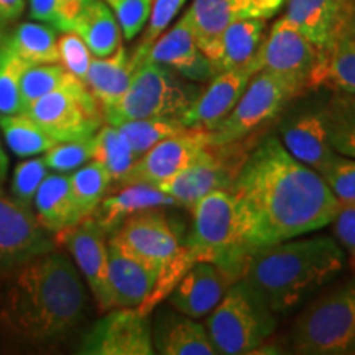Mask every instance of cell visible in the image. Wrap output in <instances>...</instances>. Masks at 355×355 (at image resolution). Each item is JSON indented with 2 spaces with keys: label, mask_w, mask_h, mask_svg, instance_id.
Instances as JSON below:
<instances>
[{
  "label": "cell",
  "mask_w": 355,
  "mask_h": 355,
  "mask_svg": "<svg viewBox=\"0 0 355 355\" xmlns=\"http://www.w3.org/2000/svg\"><path fill=\"white\" fill-rule=\"evenodd\" d=\"M115 127H119V130L125 135L132 150L139 157H141L145 152H148L158 141L176 135V133L188 128L184 127V123L181 122L180 117L137 119V121L123 122L121 125Z\"/></svg>",
  "instance_id": "cell-36"
},
{
  "label": "cell",
  "mask_w": 355,
  "mask_h": 355,
  "mask_svg": "<svg viewBox=\"0 0 355 355\" xmlns=\"http://www.w3.org/2000/svg\"><path fill=\"white\" fill-rule=\"evenodd\" d=\"M109 243L119 247L159 273L180 254V239L162 212L155 209L133 214L110 234Z\"/></svg>",
  "instance_id": "cell-11"
},
{
  "label": "cell",
  "mask_w": 355,
  "mask_h": 355,
  "mask_svg": "<svg viewBox=\"0 0 355 355\" xmlns=\"http://www.w3.org/2000/svg\"><path fill=\"white\" fill-rule=\"evenodd\" d=\"M308 89H329L355 94V35L349 30L329 46L318 50V60L308 78Z\"/></svg>",
  "instance_id": "cell-25"
},
{
  "label": "cell",
  "mask_w": 355,
  "mask_h": 355,
  "mask_svg": "<svg viewBox=\"0 0 355 355\" xmlns=\"http://www.w3.org/2000/svg\"><path fill=\"white\" fill-rule=\"evenodd\" d=\"M12 277L0 306L3 327L21 343L58 344L83 322L87 296L76 266L51 250L28 260Z\"/></svg>",
  "instance_id": "cell-2"
},
{
  "label": "cell",
  "mask_w": 355,
  "mask_h": 355,
  "mask_svg": "<svg viewBox=\"0 0 355 355\" xmlns=\"http://www.w3.org/2000/svg\"><path fill=\"white\" fill-rule=\"evenodd\" d=\"M89 0H60V15H61V32H71L73 24L86 6Z\"/></svg>",
  "instance_id": "cell-47"
},
{
  "label": "cell",
  "mask_w": 355,
  "mask_h": 355,
  "mask_svg": "<svg viewBox=\"0 0 355 355\" xmlns=\"http://www.w3.org/2000/svg\"><path fill=\"white\" fill-rule=\"evenodd\" d=\"M331 224L336 241L347 252L350 268L355 270V204L340 202L339 211Z\"/></svg>",
  "instance_id": "cell-45"
},
{
  "label": "cell",
  "mask_w": 355,
  "mask_h": 355,
  "mask_svg": "<svg viewBox=\"0 0 355 355\" xmlns=\"http://www.w3.org/2000/svg\"><path fill=\"white\" fill-rule=\"evenodd\" d=\"M110 183H112V176L107 168L96 159L84 163L69 176L74 201H76L79 211L83 212L84 219L91 217L99 202L105 198Z\"/></svg>",
  "instance_id": "cell-35"
},
{
  "label": "cell",
  "mask_w": 355,
  "mask_h": 355,
  "mask_svg": "<svg viewBox=\"0 0 355 355\" xmlns=\"http://www.w3.org/2000/svg\"><path fill=\"white\" fill-rule=\"evenodd\" d=\"M332 148L344 157L355 158V94H339L322 110Z\"/></svg>",
  "instance_id": "cell-33"
},
{
  "label": "cell",
  "mask_w": 355,
  "mask_h": 355,
  "mask_svg": "<svg viewBox=\"0 0 355 355\" xmlns=\"http://www.w3.org/2000/svg\"><path fill=\"white\" fill-rule=\"evenodd\" d=\"M30 68L26 61L8 46L7 40L0 42V115L24 112L20 94V79L25 69Z\"/></svg>",
  "instance_id": "cell-37"
},
{
  "label": "cell",
  "mask_w": 355,
  "mask_h": 355,
  "mask_svg": "<svg viewBox=\"0 0 355 355\" xmlns=\"http://www.w3.org/2000/svg\"><path fill=\"white\" fill-rule=\"evenodd\" d=\"M145 61L163 64L189 81H211L216 76L211 61L198 46L196 37L183 15L175 26L155 40Z\"/></svg>",
  "instance_id": "cell-20"
},
{
  "label": "cell",
  "mask_w": 355,
  "mask_h": 355,
  "mask_svg": "<svg viewBox=\"0 0 355 355\" xmlns=\"http://www.w3.org/2000/svg\"><path fill=\"white\" fill-rule=\"evenodd\" d=\"M159 272L109 243V283L114 308H139L157 285Z\"/></svg>",
  "instance_id": "cell-24"
},
{
  "label": "cell",
  "mask_w": 355,
  "mask_h": 355,
  "mask_svg": "<svg viewBox=\"0 0 355 355\" xmlns=\"http://www.w3.org/2000/svg\"><path fill=\"white\" fill-rule=\"evenodd\" d=\"M0 128L8 148L20 158L37 157L58 144L26 112L0 115Z\"/></svg>",
  "instance_id": "cell-32"
},
{
  "label": "cell",
  "mask_w": 355,
  "mask_h": 355,
  "mask_svg": "<svg viewBox=\"0 0 355 355\" xmlns=\"http://www.w3.org/2000/svg\"><path fill=\"white\" fill-rule=\"evenodd\" d=\"M347 30L350 33L355 35V12H354V17H352V20H350V25H349Z\"/></svg>",
  "instance_id": "cell-50"
},
{
  "label": "cell",
  "mask_w": 355,
  "mask_h": 355,
  "mask_svg": "<svg viewBox=\"0 0 355 355\" xmlns=\"http://www.w3.org/2000/svg\"><path fill=\"white\" fill-rule=\"evenodd\" d=\"M7 173H8V157L7 153L3 152L2 145H0V186H2L3 181H6Z\"/></svg>",
  "instance_id": "cell-49"
},
{
  "label": "cell",
  "mask_w": 355,
  "mask_h": 355,
  "mask_svg": "<svg viewBox=\"0 0 355 355\" xmlns=\"http://www.w3.org/2000/svg\"><path fill=\"white\" fill-rule=\"evenodd\" d=\"M84 355H152V322L137 308L109 311L83 337Z\"/></svg>",
  "instance_id": "cell-14"
},
{
  "label": "cell",
  "mask_w": 355,
  "mask_h": 355,
  "mask_svg": "<svg viewBox=\"0 0 355 355\" xmlns=\"http://www.w3.org/2000/svg\"><path fill=\"white\" fill-rule=\"evenodd\" d=\"M24 112L58 144L94 137L104 122L99 102L73 74L55 91L32 102Z\"/></svg>",
  "instance_id": "cell-9"
},
{
  "label": "cell",
  "mask_w": 355,
  "mask_h": 355,
  "mask_svg": "<svg viewBox=\"0 0 355 355\" xmlns=\"http://www.w3.org/2000/svg\"><path fill=\"white\" fill-rule=\"evenodd\" d=\"M32 207L0 191V278L20 268L35 257L55 250Z\"/></svg>",
  "instance_id": "cell-12"
},
{
  "label": "cell",
  "mask_w": 355,
  "mask_h": 355,
  "mask_svg": "<svg viewBox=\"0 0 355 355\" xmlns=\"http://www.w3.org/2000/svg\"><path fill=\"white\" fill-rule=\"evenodd\" d=\"M290 343L295 354L355 355V273L306 306Z\"/></svg>",
  "instance_id": "cell-5"
},
{
  "label": "cell",
  "mask_w": 355,
  "mask_h": 355,
  "mask_svg": "<svg viewBox=\"0 0 355 355\" xmlns=\"http://www.w3.org/2000/svg\"><path fill=\"white\" fill-rule=\"evenodd\" d=\"M112 8L127 42L139 37L148 21L153 0H105Z\"/></svg>",
  "instance_id": "cell-43"
},
{
  "label": "cell",
  "mask_w": 355,
  "mask_h": 355,
  "mask_svg": "<svg viewBox=\"0 0 355 355\" xmlns=\"http://www.w3.org/2000/svg\"><path fill=\"white\" fill-rule=\"evenodd\" d=\"M286 0H193L184 12L202 53L230 24L241 20H268L282 10Z\"/></svg>",
  "instance_id": "cell-17"
},
{
  "label": "cell",
  "mask_w": 355,
  "mask_h": 355,
  "mask_svg": "<svg viewBox=\"0 0 355 355\" xmlns=\"http://www.w3.org/2000/svg\"><path fill=\"white\" fill-rule=\"evenodd\" d=\"M255 73L250 61L241 68L217 73L207 89H204L193 105L181 115V122L188 128L211 132L235 107Z\"/></svg>",
  "instance_id": "cell-19"
},
{
  "label": "cell",
  "mask_w": 355,
  "mask_h": 355,
  "mask_svg": "<svg viewBox=\"0 0 355 355\" xmlns=\"http://www.w3.org/2000/svg\"><path fill=\"white\" fill-rule=\"evenodd\" d=\"M204 327L217 354H252L272 337L277 314L241 278L211 311Z\"/></svg>",
  "instance_id": "cell-7"
},
{
  "label": "cell",
  "mask_w": 355,
  "mask_h": 355,
  "mask_svg": "<svg viewBox=\"0 0 355 355\" xmlns=\"http://www.w3.org/2000/svg\"><path fill=\"white\" fill-rule=\"evenodd\" d=\"M133 73L135 66L121 44L110 56L92 58L84 84L99 102L101 109H105L125 94Z\"/></svg>",
  "instance_id": "cell-29"
},
{
  "label": "cell",
  "mask_w": 355,
  "mask_h": 355,
  "mask_svg": "<svg viewBox=\"0 0 355 355\" xmlns=\"http://www.w3.org/2000/svg\"><path fill=\"white\" fill-rule=\"evenodd\" d=\"M69 74L71 73H68L61 63L37 64L26 68L20 79V94L24 107L26 109L32 102L60 87Z\"/></svg>",
  "instance_id": "cell-38"
},
{
  "label": "cell",
  "mask_w": 355,
  "mask_h": 355,
  "mask_svg": "<svg viewBox=\"0 0 355 355\" xmlns=\"http://www.w3.org/2000/svg\"><path fill=\"white\" fill-rule=\"evenodd\" d=\"M94 155V137L83 140L61 141L44 152L43 162L48 170L66 173L91 162Z\"/></svg>",
  "instance_id": "cell-40"
},
{
  "label": "cell",
  "mask_w": 355,
  "mask_h": 355,
  "mask_svg": "<svg viewBox=\"0 0 355 355\" xmlns=\"http://www.w3.org/2000/svg\"><path fill=\"white\" fill-rule=\"evenodd\" d=\"M319 175L339 202L355 204V158L337 153Z\"/></svg>",
  "instance_id": "cell-41"
},
{
  "label": "cell",
  "mask_w": 355,
  "mask_h": 355,
  "mask_svg": "<svg viewBox=\"0 0 355 355\" xmlns=\"http://www.w3.org/2000/svg\"><path fill=\"white\" fill-rule=\"evenodd\" d=\"M107 234L92 217H86L73 227L56 232V242L64 245L84 275L101 311L114 309L109 283Z\"/></svg>",
  "instance_id": "cell-15"
},
{
  "label": "cell",
  "mask_w": 355,
  "mask_h": 355,
  "mask_svg": "<svg viewBox=\"0 0 355 355\" xmlns=\"http://www.w3.org/2000/svg\"><path fill=\"white\" fill-rule=\"evenodd\" d=\"M6 40L8 46L30 66L60 63L56 30L50 25L25 21Z\"/></svg>",
  "instance_id": "cell-31"
},
{
  "label": "cell",
  "mask_w": 355,
  "mask_h": 355,
  "mask_svg": "<svg viewBox=\"0 0 355 355\" xmlns=\"http://www.w3.org/2000/svg\"><path fill=\"white\" fill-rule=\"evenodd\" d=\"M71 32L78 33L97 58L110 56L122 42L121 25L105 0H89L74 20Z\"/></svg>",
  "instance_id": "cell-30"
},
{
  "label": "cell",
  "mask_w": 355,
  "mask_h": 355,
  "mask_svg": "<svg viewBox=\"0 0 355 355\" xmlns=\"http://www.w3.org/2000/svg\"><path fill=\"white\" fill-rule=\"evenodd\" d=\"M48 176V166L43 158H30L19 163L13 170L12 196L26 207H32L35 194Z\"/></svg>",
  "instance_id": "cell-42"
},
{
  "label": "cell",
  "mask_w": 355,
  "mask_h": 355,
  "mask_svg": "<svg viewBox=\"0 0 355 355\" xmlns=\"http://www.w3.org/2000/svg\"><path fill=\"white\" fill-rule=\"evenodd\" d=\"M209 146V132L201 128H184L183 132L158 141L141 155L130 171L122 178L121 184L145 183L158 186L184 170Z\"/></svg>",
  "instance_id": "cell-16"
},
{
  "label": "cell",
  "mask_w": 355,
  "mask_h": 355,
  "mask_svg": "<svg viewBox=\"0 0 355 355\" xmlns=\"http://www.w3.org/2000/svg\"><path fill=\"white\" fill-rule=\"evenodd\" d=\"M58 51H60V63L64 66L66 71L84 83L92 53L83 38L74 32H64L63 37L58 38Z\"/></svg>",
  "instance_id": "cell-44"
},
{
  "label": "cell",
  "mask_w": 355,
  "mask_h": 355,
  "mask_svg": "<svg viewBox=\"0 0 355 355\" xmlns=\"http://www.w3.org/2000/svg\"><path fill=\"white\" fill-rule=\"evenodd\" d=\"M37 220L48 232H61L84 219L71 191L69 176L48 175L33 199Z\"/></svg>",
  "instance_id": "cell-28"
},
{
  "label": "cell",
  "mask_w": 355,
  "mask_h": 355,
  "mask_svg": "<svg viewBox=\"0 0 355 355\" xmlns=\"http://www.w3.org/2000/svg\"><path fill=\"white\" fill-rule=\"evenodd\" d=\"M189 211L193 212V230L184 245L189 259L194 263L212 261L242 278L254 250L234 194L229 189L212 191Z\"/></svg>",
  "instance_id": "cell-4"
},
{
  "label": "cell",
  "mask_w": 355,
  "mask_h": 355,
  "mask_svg": "<svg viewBox=\"0 0 355 355\" xmlns=\"http://www.w3.org/2000/svg\"><path fill=\"white\" fill-rule=\"evenodd\" d=\"M3 24H6V21L0 19V42H2V38H3Z\"/></svg>",
  "instance_id": "cell-51"
},
{
  "label": "cell",
  "mask_w": 355,
  "mask_h": 355,
  "mask_svg": "<svg viewBox=\"0 0 355 355\" xmlns=\"http://www.w3.org/2000/svg\"><path fill=\"white\" fill-rule=\"evenodd\" d=\"M239 145L241 141L209 146L184 170L159 183L157 188L175 199L176 204L191 209L206 194L232 186L247 157Z\"/></svg>",
  "instance_id": "cell-10"
},
{
  "label": "cell",
  "mask_w": 355,
  "mask_h": 355,
  "mask_svg": "<svg viewBox=\"0 0 355 355\" xmlns=\"http://www.w3.org/2000/svg\"><path fill=\"white\" fill-rule=\"evenodd\" d=\"M306 89L278 74L259 71L247 84L235 107L209 132L211 146L245 140L252 132L277 117L285 105Z\"/></svg>",
  "instance_id": "cell-8"
},
{
  "label": "cell",
  "mask_w": 355,
  "mask_h": 355,
  "mask_svg": "<svg viewBox=\"0 0 355 355\" xmlns=\"http://www.w3.org/2000/svg\"><path fill=\"white\" fill-rule=\"evenodd\" d=\"M345 263V250L332 235L295 237L255 250L242 278L278 316L334 279Z\"/></svg>",
  "instance_id": "cell-3"
},
{
  "label": "cell",
  "mask_w": 355,
  "mask_h": 355,
  "mask_svg": "<svg viewBox=\"0 0 355 355\" xmlns=\"http://www.w3.org/2000/svg\"><path fill=\"white\" fill-rule=\"evenodd\" d=\"M229 191L254 252L326 227L340 207L321 175L291 157L278 139L247 153Z\"/></svg>",
  "instance_id": "cell-1"
},
{
  "label": "cell",
  "mask_w": 355,
  "mask_h": 355,
  "mask_svg": "<svg viewBox=\"0 0 355 355\" xmlns=\"http://www.w3.org/2000/svg\"><path fill=\"white\" fill-rule=\"evenodd\" d=\"M237 279L241 278L224 266L212 261H198L178 279L168 303L186 316L199 319L220 303Z\"/></svg>",
  "instance_id": "cell-18"
},
{
  "label": "cell",
  "mask_w": 355,
  "mask_h": 355,
  "mask_svg": "<svg viewBox=\"0 0 355 355\" xmlns=\"http://www.w3.org/2000/svg\"><path fill=\"white\" fill-rule=\"evenodd\" d=\"M266 28V20L252 19L230 24L204 51L214 73H222L247 64L259 50Z\"/></svg>",
  "instance_id": "cell-26"
},
{
  "label": "cell",
  "mask_w": 355,
  "mask_h": 355,
  "mask_svg": "<svg viewBox=\"0 0 355 355\" xmlns=\"http://www.w3.org/2000/svg\"><path fill=\"white\" fill-rule=\"evenodd\" d=\"M25 10V0H0V19L3 21L17 20Z\"/></svg>",
  "instance_id": "cell-48"
},
{
  "label": "cell",
  "mask_w": 355,
  "mask_h": 355,
  "mask_svg": "<svg viewBox=\"0 0 355 355\" xmlns=\"http://www.w3.org/2000/svg\"><path fill=\"white\" fill-rule=\"evenodd\" d=\"M354 12L355 0H288L283 17L318 50H324L347 32Z\"/></svg>",
  "instance_id": "cell-21"
},
{
  "label": "cell",
  "mask_w": 355,
  "mask_h": 355,
  "mask_svg": "<svg viewBox=\"0 0 355 355\" xmlns=\"http://www.w3.org/2000/svg\"><path fill=\"white\" fill-rule=\"evenodd\" d=\"M155 352L162 355H216L206 327L176 309H162L152 327Z\"/></svg>",
  "instance_id": "cell-22"
},
{
  "label": "cell",
  "mask_w": 355,
  "mask_h": 355,
  "mask_svg": "<svg viewBox=\"0 0 355 355\" xmlns=\"http://www.w3.org/2000/svg\"><path fill=\"white\" fill-rule=\"evenodd\" d=\"M184 3L186 0H153L152 12H150L148 17V26L145 28L144 37H141L135 51L130 56L132 64L135 66V69L144 63L155 40L170 26L171 21L178 15V12L184 7Z\"/></svg>",
  "instance_id": "cell-39"
},
{
  "label": "cell",
  "mask_w": 355,
  "mask_h": 355,
  "mask_svg": "<svg viewBox=\"0 0 355 355\" xmlns=\"http://www.w3.org/2000/svg\"><path fill=\"white\" fill-rule=\"evenodd\" d=\"M30 17L61 32L60 0H28Z\"/></svg>",
  "instance_id": "cell-46"
},
{
  "label": "cell",
  "mask_w": 355,
  "mask_h": 355,
  "mask_svg": "<svg viewBox=\"0 0 355 355\" xmlns=\"http://www.w3.org/2000/svg\"><path fill=\"white\" fill-rule=\"evenodd\" d=\"M199 94L198 86L173 69L144 61L133 73L125 94L102 109V115L109 125L148 117H181Z\"/></svg>",
  "instance_id": "cell-6"
},
{
  "label": "cell",
  "mask_w": 355,
  "mask_h": 355,
  "mask_svg": "<svg viewBox=\"0 0 355 355\" xmlns=\"http://www.w3.org/2000/svg\"><path fill=\"white\" fill-rule=\"evenodd\" d=\"M318 60V48L303 33L282 17L273 24L259 50L252 56L254 69L278 74L298 83L308 91V78Z\"/></svg>",
  "instance_id": "cell-13"
},
{
  "label": "cell",
  "mask_w": 355,
  "mask_h": 355,
  "mask_svg": "<svg viewBox=\"0 0 355 355\" xmlns=\"http://www.w3.org/2000/svg\"><path fill=\"white\" fill-rule=\"evenodd\" d=\"M282 144L291 157L318 173L337 155L329 144L322 112L303 114L288 122L282 130Z\"/></svg>",
  "instance_id": "cell-23"
},
{
  "label": "cell",
  "mask_w": 355,
  "mask_h": 355,
  "mask_svg": "<svg viewBox=\"0 0 355 355\" xmlns=\"http://www.w3.org/2000/svg\"><path fill=\"white\" fill-rule=\"evenodd\" d=\"M140 157L132 150L125 135L115 125L101 127L94 135V155L92 159L107 168L112 181L121 183Z\"/></svg>",
  "instance_id": "cell-34"
},
{
  "label": "cell",
  "mask_w": 355,
  "mask_h": 355,
  "mask_svg": "<svg viewBox=\"0 0 355 355\" xmlns=\"http://www.w3.org/2000/svg\"><path fill=\"white\" fill-rule=\"evenodd\" d=\"M168 206H176V201L157 186L145 183L125 184L121 193L102 199L91 217L109 235L133 214Z\"/></svg>",
  "instance_id": "cell-27"
}]
</instances>
